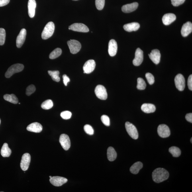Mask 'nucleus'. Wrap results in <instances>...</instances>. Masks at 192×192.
I'll return each mask as SVG.
<instances>
[{"mask_svg":"<svg viewBox=\"0 0 192 192\" xmlns=\"http://www.w3.org/2000/svg\"><path fill=\"white\" fill-rule=\"evenodd\" d=\"M152 176L153 180L155 182L160 183L168 178L169 173L166 169L158 168L153 171Z\"/></svg>","mask_w":192,"mask_h":192,"instance_id":"obj_1","label":"nucleus"},{"mask_svg":"<svg viewBox=\"0 0 192 192\" xmlns=\"http://www.w3.org/2000/svg\"><path fill=\"white\" fill-rule=\"evenodd\" d=\"M55 26L54 22H48L45 26L42 33L41 37L43 39H48L51 37L54 33Z\"/></svg>","mask_w":192,"mask_h":192,"instance_id":"obj_2","label":"nucleus"},{"mask_svg":"<svg viewBox=\"0 0 192 192\" xmlns=\"http://www.w3.org/2000/svg\"><path fill=\"white\" fill-rule=\"evenodd\" d=\"M24 65L22 64H14L8 69L5 73V77L7 78H9L15 73L20 72L23 70Z\"/></svg>","mask_w":192,"mask_h":192,"instance_id":"obj_3","label":"nucleus"},{"mask_svg":"<svg viewBox=\"0 0 192 192\" xmlns=\"http://www.w3.org/2000/svg\"><path fill=\"white\" fill-rule=\"evenodd\" d=\"M125 127L127 132L131 137L134 140L137 139L138 137V132L134 124L130 122H127L125 123Z\"/></svg>","mask_w":192,"mask_h":192,"instance_id":"obj_4","label":"nucleus"},{"mask_svg":"<svg viewBox=\"0 0 192 192\" xmlns=\"http://www.w3.org/2000/svg\"><path fill=\"white\" fill-rule=\"evenodd\" d=\"M67 44L71 54H77L80 50L81 45L78 41L74 40H71L67 42Z\"/></svg>","mask_w":192,"mask_h":192,"instance_id":"obj_5","label":"nucleus"},{"mask_svg":"<svg viewBox=\"0 0 192 192\" xmlns=\"http://www.w3.org/2000/svg\"><path fill=\"white\" fill-rule=\"evenodd\" d=\"M95 93L96 96L99 99L102 100H105L108 98L107 90L103 86L99 85L96 87L95 90Z\"/></svg>","mask_w":192,"mask_h":192,"instance_id":"obj_6","label":"nucleus"},{"mask_svg":"<svg viewBox=\"0 0 192 192\" xmlns=\"http://www.w3.org/2000/svg\"><path fill=\"white\" fill-rule=\"evenodd\" d=\"M174 81L177 88L179 91H183L185 87V79L183 75L181 74H177L176 76Z\"/></svg>","mask_w":192,"mask_h":192,"instance_id":"obj_7","label":"nucleus"},{"mask_svg":"<svg viewBox=\"0 0 192 192\" xmlns=\"http://www.w3.org/2000/svg\"><path fill=\"white\" fill-rule=\"evenodd\" d=\"M157 132L159 136L163 138L168 137L170 134V129L165 124L159 125L157 129Z\"/></svg>","mask_w":192,"mask_h":192,"instance_id":"obj_8","label":"nucleus"},{"mask_svg":"<svg viewBox=\"0 0 192 192\" xmlns=\"http://www.w3.org/2000/svg\"><path fill=\"white\" fill-rule=\"evenodd\" d=\"M69 30L73 31L87 32L89 31V28L85 24L82 23H74L69 26Z\"/></svg>","mask_w":192,"mask_h":192,"instance_id":"obj_9","label":"nucleus"},{"mask_svg":"<svg viewBox=\"0 0 192 192\" xmlns=\"http://www.w3.org/2000/svg\"><path fill=\"white\" fill-rule=\"evenodd\" d=\"M31 161V156L28 153H25L22 156L20 167L22 170L25 171L28 170Z\"/></svg>","mask_w":192,"mask_h":192,"instance_id":"obj_10","label":"nucleus"},{"mask_svg":"<svg viewBox=\"0 0 192 192\" xmlns=\"http://www.w3.org/2000/svg\"><path fill=\"white\" fill-rule=\"evenodd\" d=\"M144 60V53L143 51L140 48L137 49L135 58L133 61V63L135 66H138L141 64Z\"/></svg>","mask_w":192,"mask_h":192,"instance_id":"obj_11","label":"nucleus"},{"mask_svg":"<svg viewBox=\"0 0 192 192\" xmlns=\"http://www.w3.org/2000/svg\"><path fill=\"white\" fill-rule=\"evenodd\" d=\"M60 142L61 146L64 150H68L71 147V141L69 136L65 134L61 135Z\"/></svg>","mask_w":192,"mask_h":192,"instance_id":"obj_12","label":"nucleus"},{"mask_svg":"<svg viewBox=\"0 0 192 192\" xmlns=\"http://www.w3.org/2000/svg\"><path fill=\"white\" fill-rule=\"evenodd\" d=\"M50 182L55 187H60L66 183L68 180L65 177L58 176L52 177L50 178Z\"/></svg>","mask_w":192,"mask_h":192,"instance_id":"obj_13","label":"nucleus"},{"mask_svg":"<svg viewBox=\"0 0 192 192\" xmlns=\"http://www.w3.org/2000/svg\"><path fill=\"white\" fill-rule=\"evenodd\" d=\"M96 66L95 61L93 60H88L84 65L83 69L84 73L89 74L94 70Z\"/></svg>","mask_w":192,"mask_h":192,"instance_id":"obj_14","label":"nucleus"},{"mask_svg":"<svg viewBox=\"0 0 192 192\" xmlns=\"http://www.w3.org/2000/svg\"><path fill=\"white\" fill-rule=\"evenodd\" d=\"M26 35V31L25 28H22L17 36L16 40V45L18 48L22 47L25 40Z\"/></svg>","mask_w":192,"mask_h":192,"instance_id":"obj_15","label":"nucleus"},{"mask_svg":"<svg viewBox=\"0 0 192 192\" xmlns=\"http://www.w3.org/2000/svg\"><path fill=\"white\" fill-rule=\"evenodd\" d=\"M118 51V45L115 40L112 39L110 41L108 46V52L110 56L113 57L115 56Z\"/></svg>","mask_w":192,"mask_h":192,"instance_id":"obj_16","label":"nucleus"},{"mask_svg":"<svg viewBox=\"0 0 192 192\" xmlns=\"http://www.w3.org/2000/svg\"><path fill=\"white\" fill-rule=\"evenodd\" d=\"M148 55L151 60L155 64L158 65L160 62L161 55L158 50H153Z\"/></svg>","mask_w":192,"mask_h":192,"instance_id":"obj_17","label":"nucleus"},{"mask_svg":"<svg viewBox=\"0 0 192 192\" xmlns=\"http://www.w3.org/2000/svg\"><path fill=\"white\" fill-rule=\"evenodd\" d=\"M192 31V24L191 22H188L184 24L181 30V35L184 37L189 35Z\"/></svg>","mask_w":192,"mask_h":192,"instance_id":"obj_18","label":"nucleus"},{"mask_svg":"<svg viewBox=\"0 0 192 192\" xmlns=\"http://www.w3.org/2000/svg\"><path fill=\"white\" fill-rule=\"evenodd\" d=\"M176 19V17L174 14L167 13L163 16L162 20L163 23L165 25H170Z\"/></svg>","mask_w":192,"mask_h":192,"instance_id":"obj_19","label":"nucleus"},{"mask_svg":"<svg viewBox=\"0 0 192 192\" xmlns=\"http://www.w3.org/2000/svg\"><path fill=\"white\" fill-rule=\"evenodd\" d=\"M138 6V4L137 2L127 4L122 6V11L124 13H130L135 11Z\"/></svg>","mask_w":192,"mask_h":192,"instance_id":"obj_20","label":"nucleus"},{"mask_svg":"<svg viewBox=\"0 0 192 192\" xmlns=\"http://www.w3.org/2000/svg\"><path fill=\"white\" fill-rule=\"evenodd\" d=\"M26 129L30 132L40 133L42 131V126L41 124L38 122H35L30 124L27 127Z\"/></svg>","mask_w":192,"mask_h":192,"instance_id":"obj_21","label":"nucleus"},{"mask_svg":"<svg viewBox=\"0 0 192 192\" xmlns=\"http://www.w3.org/2000/svg\"><path fill=\"white\" fill-rule=\"evenodd\" d=\"M36 3L35 0H29L28 3V14L30 18H33L35 15Z\"/></svg>","mask_w":192,"mask_h":192,"instance_id":"obj_22","label":"nucleus"},{"mask_svg":"<svg viewBox=\"0 0 192 192\" xmlns=\"http://www.w3.org/2000/svg\"><path fill=\"white\" fill-rule=\"evenodd\" d=\"M123 27L126 31L130 32L137 30L140 28V25L137 22H134L125 24Z\"/></svg>","mask_w":192,"mask_h":192,"instance_id":"obj_23","label":"nucleus"},{"mask_svg":"<svg viewBox=\"0 0 192 192\" xmlns=\"http://www.w3.org/2000/svg\"><path fill=\"white\" fill-rule=\"evenodd\" d=\"M141 110L143 112L146 113H154L156 111V108L152 104L145 103L141 106Z\"/></svg>","mask_w":192,"mask_h":192,"instance_id":"obj_24","label":"nucleus"},{"mask_svg":"<svg viewBox=\"0 0 192 192\" xmlns=\"http://www.w3.org/2000/svg\"><path fill=\"white\" fill-rule=\"evenodd\" d=\"M117 153L113 147H109L107 150V157L108 160L110 161H113L117 157Z\"/></svg>","mask_w":192,"mask_h":192,"instance_id":"obj_25","label":"nucleus"},{"mask_svg":"<svg viewBox=\"0 0 192 192\" xmlns=\"http://www.w3.org/2000/svg\"><path fill=\"white\" fill-rule=\"evenodd\" d=\"M12 151L7 143H5L1 150V154L3 157H8L11 154Z\"/></svg>","mask_w":192,"mask_h":192,"instance_id":"obj_26","label":"nucleus"},{"mask_svg":"<svg viewBox=\"0 0 192 192\" xmlns=\"http://www.w3.org/2000/svg\"><path fill=\"white\" fill-rule=\"evenodd\" d=\"M143 167V164L140 162H136L131 167L130 172L133 174H137L141 169Z\"/></svg>","mask_w":192,"mask_h":192,"instance_id":"obj_27","label":"nucleus"},{"mask_svg":"<svg viewBox=\"0 0 192 192\" xmlns=\"http://www.w3.org/2000/svg\"><path fill=\"white\" fill-rule=\"evenodd\" d=\"M4 99L5 101L10 102V103L14 104H17L18 103V100L16 96L12 94H5L4 96Z\"/></svg>","mask_w":192,"mask_h":192,"instance_id":"obj_28","label":"nucleus"},{"mask_svg":"<svg viewBox=\"0 0 192 192\" xmlns=\"http://www.w3.org/2000/svg\"><path fill=\"white\" fill-rule=\"evenodd\" d=\"M169 152L173 155V157H178L180 156L181 151L179 148L175 146L171 147L169 149Z\"/></svg>","mask_w":192,"mask_h":192,"instance_id":"obj_29","label":"nucleus"},{"mask_svg":"<svg viewBox=\"0 0 192 192\" xmlns=\"http://www.w3.org/2000/svg\"><path fill=\"white\" fill-rule=\"evenodd\" d=\"M48 74L51 77L53 81L56 82L60 81V77H59L60 72L58 71H48Z\"/></svg>","mask_w":192,"mask_h":192,"instance_id":"obj_30","label":"nucleus"},{"mask_svg":"<svg viewBox=\"0 0 192 192\" xmlns=\"http://www.w3.org/2000/svg\"><path fill=\"white\" fill-rule=\"evenodd\" d=\"M62 51L61 48H56L49 55V58L51 59H55L58 58L62 54Z\"/></svg>","mask_w":192,"mask_h":192,"instance_id":"obj_31","label":"nucleus"},{"mask_svg":"<svg viewBox=\"0 0 192 192\" xmlns=\"http://www.w3.org/2000/svg\"><path fill=\"white\" fill-rule=\"evenodd\" d=\"M53 105L54 104L52 101L49 99L44 101L42 103L41 107L44 110H49L51 109L53 107Z\"/></svg>","mask_w":192,"mask_h":192,"instance_id":"obj_32","label":"nucleus"},{"mask_svg":"<svg viewBox=\"0 0 192 192\" xmlns=\"http://www.w3.org/2000/svg\"><path fill=\"white\" fill-rule=\"evenodd\" d=\"M146 84L144 79L139 78L137 79V88L141 90H143L146 89Z\"/></svg>","mask_w":192,"mask_h":192,"instance_id":"obj_33","label":"nucleus"},{"mask_svg":"<svg viewBox=\"0 0 192 192\" xmlns=\"http://www.w3.org/2000/svg\"><path fill=\"white\" fill-rule=\"evenodd\" d=\"M6 37L5 31L3 28H0V45L5 44Z\"/></svg>","mask_w":192,"mask_h":192,"instance_id":"obj_34","label":"nucleus"},{"mask_svg":"<svg viewBox=\"0 0 192 192\" xmlns=\"http://www.w3.org/2000/svg\"><path fill=\"white\" fill-rule=\"evenodd\" d=\"M105 3V0H95L96 8L98 10H101L103 9Z\"/></svg>","mask_w":192,"mask_h":192,"instance_id":"obj_35","label":"nucleus"},{"mask_svg":"<svg viewBox=\"0 0 192 192\" xmlns=\"http://www.w3.org/2000/svg\"><path fill=\"white\" fill-rule=\"evenodd\" d=\"M84 129L85 132L87 134L90 135H92L94 134V131L93 128L89 124H86L84 126Z\"/></svg>","mask_w":192,"mask_h":192,"instance_id":"obj_36","label":"nucleus"},{"mask_svg":"<svg viewBox=\"0 0 192 192\" xmlns=\"http://www.w3.org/2000/svg\"><path fill=\"white\" fill-rule=\"evenodd\" d=\"M36 90V88L34 85H31L27 88L26 89V94L30 96Z\"/></svg>","mask_w":192,"mask_h":192,"instance_id":"obj_37","label":"nucleus"},{"mask_svg":"<svg viewBox=\"0 0 192 192\" xmlns=\"http://www.w3.org/2000/svg\"><path fill=\"white\" fill-rule=\"evenodd\" d=\"M146 77L149 84L152 85L154 83V75L151 74V73H147L146 74Z\"/></svg>","mask_w":192,"mask_h":192,"instance_id":"obj_38","label":"nucleus"},{"mask_svg":"<svg viewBox=\"0 0 192 192\" xmlns=\"http://www.w3.org/2000/svg\"><path fill=\"white\" fill-rule=\"evenodd\" d=\"M61 116L63 119L68 120L70 119L71 118V113L69 111H64L61 113Z\"/></svg>","mask_w":192,"mask_h":192,"instance_id":"obj_39","label":"nucleus"},{"mask_svg":"<svg viewBox=\"0 0 192 192\" xmlns=\"http://www.w3.org/2000/svg\"><path fill=\"white\" fill-rule=\"evenodd\" d=\"M101 121L104 125L109 126L110 125V120L109 117L107 115H103L101 117Z\"/></svg>","mask_w":192,"mask_h":192,"instance_id":"obj_40","label":"nucleus"},{"mask_svg":"<svg viewBox=\"0 0 192 192\" xmlns=\"http://www.w3.org/2000/svg\"><path fill=\"white\" fill-rule=\"evenodd\" d=\"M185 1V0H171V4L175 7H177L182 5Z\"/></svg>","mask_w":192,"mask_h":192,"instance_id":"obj_41","label":"nucleus"},{"mask_svg":"<svg viewBox=\"0 0 192 192\" xmlns=\"http://www.w3.org/2000/svg\"><path fill=\"white\" fill-rule=\"evenodd\" d=\"M63 83L66 86H67V84L70 81V79L67 76L66 74H64L63 75Z\"/></svg>","mask_w":192,"mask_h":192,"instance_id":"obj_42","label":"nucleus"},{"mask_svg":"<svg viewBox=\"0 0 192 192\" xmlns=\"http://www.w3.org/2000/svg\"><path fill=\"white\" fill-rule=\"evenodd\" d=\"M187 84L190 90H192V74L190 75L188 79Z\"/></svg>","mask_w":192,"mask_h":192,"instance_id":"obj_43","label":"nucleus"},{"mask_svg":"<svg viewBox=\"0 0 192 192\" xmlns=\"http://www.w3.org/2000/svg\"><path fill=\"white\" fill-rule=\"evenodd\" d=\"M9 2L10 0H0V7L7 5Z\"/></svg>","mask_w":192,"mask_h":192,"instance_id":"obj_44","label":"nucleus"},{"mask_svg":"<svg viewBox=\"0 0 192 192\" xmlns=\"http://www.w3.org/2000/svg\"><path fill=\"white\" fill-rule=\"evenodd\" d=\"M185 118L187 121L192 123V114L191 113L187 114L185 116Z\"/></svg>","mask_w":192,"mask_h":192,"instance_id":"obj_45","label":"nucleus"},{"mask_svg":"<svg viewBox=\"0 0 192 192\" xmlns=\"http://www.w3.org/2000/svg\"><path fill=\"white\" fill-rule=\"evenodd\" d=\"M190 141H191V143L192 144V138L191 139Z\"/></svg>","mask_w":192,"mask_h":192,"instance_id":"obj_46","label":"nucleus"},{"mask_svg":"<svg viewBox=\"0 0 192 192\" xmlns=\"http://www.w3.org/2000/svg\"><path fill=\"white\" fill-rule=\"evenodd\" d=\"M49 177H50V178H51V177H52L51 176H50Z\"/></svg>","mask_w":192,"mask_h":192,"instance_id":"obj_47","label":"nucleus"},{"mask_svg":"<svg viewBox=\"0 0 192 192\" xmlns=\"http://www.w3.org/2000/svg\"><path fill=\"white\" fill-rule=\"evenodd\" d=\"M1 119H0V124H1Z\"/></svg>","mask_w":192,"mask_h":192,"instance_id":"obj_48","label":"nucleus"},{"mask_svg":"<svg viewBox=\"0 0 192 192\" xmlns=\"http://www.w3.org/2000/svg\"><path fill=\"white\" fill-rule=\"evenodd\" d=\"M73 1H77V0H73Z\"/></svg>","mask_w":192,"mask_h":192,"instance_id":"obj_49","label":"nucleus"}]
</instances>
